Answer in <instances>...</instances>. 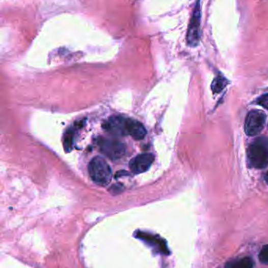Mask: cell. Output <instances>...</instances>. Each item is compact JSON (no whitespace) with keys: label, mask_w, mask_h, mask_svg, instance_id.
<instances>
[{"label":"cell","mask_w":268,"mask_h":268,"mask_svg":"<svg viewBox=\"0 0 268 268\" xmlns=\"http://www.w3.org/2000/svg\"><path fill=\"white\" fill-rule=\"evenodd\" d=\"M248 158L250 165L256 169L266 167L268 165V138H256L249 147Z\"/></svg>","instance_id":"cell-1"},{"label":"cell","mask_w":268,"mask_h":268,"mask_svg":"<svg viewBox=\"0 0 268 268\" xmlns=\"http://www.w3.org/2000/svg\"><path fill=\"white\" fill-rule=\"evenodd\" d=\"M88 172L91 180L97 185H108L112 179V170L106 161L99 156L93 158L88 166Z\"/></svg>","instance_id":"cell-2"},{"label":"cell","mask_w":268,"mask_h":268,"mask_svg":"<svg viewBox=\"0 0 268 268\" xmlns=\"http://www.w3.org/2000/svg\"><path fill=\"white\" fill-rule=\"evenodd\" d=\"M266 114L259 110H253L248 114L245 123V131L250 137L257 135L264 128Z\"/></svg>","instance_id":"cell-3"},{"label":"cell","mask_w":268,"mask_h":268,"mask_svg":"<svg viewBox=\"0 0 268 268\" xmlns=\"http://www.w3.org/2000/svg\"><path fill=\"white\" fill-rule=\"evenodd\" d=\"M201 12L200 0H198L194 12H193L189 28H188L187 36H186L188 45L193 46V47L198 46L199 44L200 40H201V29H200V27H201Z\"/></svg>","instance_id":"cell-4"},{"label":"cell","mask_w":268,"mask_h":268,"mask_svg":"<svg viewBox=\"0 0 268 268\" xmlns=\"http://www.w3.org/2000/svg\"><path fill=\"white\" fill-rule=\"evenodd\" d=\"M98 146L101 152L113 160L120 159L125 153V145L118 140L101 138L98 140Z\"/></svg>","instance_id":"cell-5"},{"label":"cell","mask_w":268,"mask_h":268,"mask_svg":"<svg viewBox=\"0 0 268 268\" xmlns=\"http://www.w3.org/2000/svg\"><path fill=\"white\" fill-rule=\"evenodd\" d=\"M129 123L130 118L121 116H114L109 118L103 124L104 130L113 135H129Z\"/></svg>","instance_id":"cell-6"},{"label":"cell","mask_w":268,"mask_h":268,"mask_svg":"<svg viewBox=\"0 0 268 268\" xmlns=\"http://www.w3.org/2000/svg\"><path fill=\"white\" fill-rule=\"evenodd\" d=\"M154 161V156L150 153L139 155L129 163L130 169L135 173H144L150 169Z\"/></svg>","instance_id":"cell-7"},{"label":"cell","mask_w":268,"mask_h":268,"mask_svg":"<svg viewBox=\"0 0 268 268\" xmlns=\"http://www.w3.org/2000/svg\"><path fill=\"white\" fill-rule=\"evenodd\" d=\"M129 135L135 140H143L146 135V130L143 124L136 120H130Z\"/></svg>","instance_id":"cell-8"},{"label":"cell","mask_w":268,"mask_h":268,"mask_svg":"<svg viewBox=\"0 0 268 268\" xmlns=\"http://www.w3.org/2000/svg\"><path fill=\"white\" fill-rule=\"evenodd\" d=\"M228 82L223 76H217L211 84V90L214 93H220L227 85Z\"/></svg>","instance_id":"cell-9"},{"label":"cell","mask_w":268,"mask_h":268,"mask_svg":"<svg viewBox=\"0 0 268 268\" xmlns=\"http://www.w3.org/2000/svg\"><path fill=\"white\" fill-rule=\"evenodd\" d=\"M253 261L251 258L245 257L231 264L230 268H253Z\"/></svg>","instance_id":"cell-10"},{"label":"cell","mask_w":268,"mask_h":268,"mask_svg":"<svg viewBox=\"0 0 268 268\" xmlns=\"http://www.w3.org/2000/svg\"><path fill=\"white\" fill-rule=\"evenodd\" d=\"M72 142H73V133L71 130H69L66 133V136H65V138H64V146L66 147V151H70L72 145Z\"/></svg>","instance_id":"cell-11"},{"label":"cell","mask_w":268,"mask_h":268,"mask_svg":"<svg viewBox=\"0 0 268 268\" xmlns=\"http://www.w3.org/2000/svg\"><path fill=\"white\" fill-rule=\"evenodd\" d=\"M259 259L262 263H268V245L263 246L259 254Z\"/></svg>","instance_id":"cell-12"},{"label":"cell","mask_w":268,"mask_h":268,"mask_svg":"<svg viewBox=\"0 0 268 268\" xmlns=\"http://www.w3.org/2000/svg\"><path fill=\"white\" fill-rule=\"evenodd\" d=\"M258 104H260V105H261V106H263V108H266V109H268V101L267 98L265 97V96H263V97H261V98H260V99L258 100Z\"/></svg>","instance_id":"cell-13"},{"label":"cell","mask_w":268,"mask_h":268,"mask_svg":"<svg viewBox=\"0 0 268 268\" xmlns=\"http://www.w3.org/2000/svg\"><path fill=\"white\" fill-rule=\"evenodd\" d=\"M265 180H266V183L268 184V172L266 173V176H265Z\"/></svg>","instance_id":"cell-14"},{"label":"cell","mask_w":268,"mask_h":268,"mask_svg":"<svg viewBox=\"0 0 268 268\" xmlns=\"http://www.w3.org/2000/svg\"><path fill=\"white\" fill-rule=\"evenodd\" d=\"M265 96H266V98H268V94H266V95H265Z\"/></svg>","instance_id":"cell-15"}]
</instances>
